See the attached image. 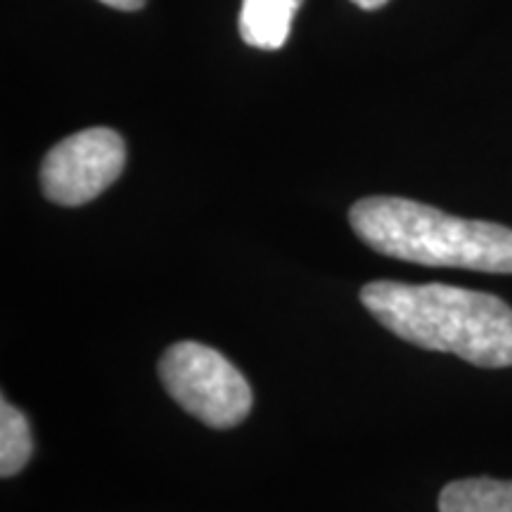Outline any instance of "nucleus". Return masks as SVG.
<instances>
[{"instance_id": "1", "label": "nucleus", "mask_w": 512, "mask_h": 512, "mask_svg": "<svg viewBox=\"0 0 512 512\" xmlns=\"http://www.w3.org/2000/svg\"><path fill=\"white\" fill-rule=\"evenodd\" d=\"M361 302L413 347L456 354L479 368L512 366V309L496 294L375 280L361 290Z\"/></svg>"}, {"instance_id": "2", "label": "nucleus", "mask_w": 512, "mask_h": 512, "mask_svg": "<svg viewBox=\"0 0 512 512\" xmlns=\"http://www.w3.org/2000/svg\"><path fill=\"white\" fill-rule=\"evenodd\" d=\"M354 233L373 252L420 266L512 275V230L470 221L406 197H366L349 211Z\"/></svg>"}, {"instance_id": "3", "label": "nucleus", "mask_w": 512, "mask_h": 512, "mask_svg": "<svg viewBox=\"0 0 512 512\" xmlns=\"http://www.w3.org/2000/svg\"><path fill=\"white\" fill-rule=\"evenodd\" d=\"M166 394L214 430L238 427L252 411V387L226 356L200 342H176L159 358Z\"/></svg>"}, {"instance_id": "4", "label": "nucleus", "mask_w": 512, "mask_h": 512, "mask_svg": "<svg viewBox=\"0 0 512 512\" xmlns=\"http://www.w3.org/2000/svg\"><path fill=\"white\" fill-rule=\"evenodd\" d=\"M124 166V138L112 128H86L60 140L43 159V195L62 207H81L110 188Z\"/></svg>"}, {"instance_id": "5", "label": "nucleus", "mask_w": 512, "mask_h": 512, "mask_svg": "<svg viewBox=\"0 0 512 512\" xmlns=\"http://www.w3.org/2000/svg\"><path fill=\"white\" fill-rule=\"evenodd\" d=\"M299 5L302 0H242V41L259 50L283 48Z\"/></svg>"}, {"instance_id": "6", "label": "nucleus", "mask_w": 512, "mask_h": 512, "mask_svg": "<svg viewBox=\"0 0 512 512\" xmlns=\"http://www.w3.org/2000/svg\"><path fill=\"white\" fill-rule=\"evenodd\" d=\"M439 512H512V482L458 479L441 491Z\"/></svg>"}, {"instance_id": "7", "label": "nucleus", "mask_w": 512, "mask_h": 512, "mask_svg": "<svg viewBox=\"0 0 512 512\" xmlns=\"http://www.w3.org/2000/svg\"><path fill=\"white\" fill-rule=\"evenodd\" d=\"M31 451L34 444H31L27 415L3 399L0 401V475L8 479L22 472L29 463Z\"/></svg>"}, {"instance_id": "8", "label": "nucleus", "mask_w": 512, "mask_h": 512, "mask_svg": "<svg viewBox=\"0 0 512 512\" xmlns=\"http://www.w3.org/2000/svg\"><path fill=\"white\" fill-rule=\"evenodd\" d=\"M100 3L110 5V8H114V10H126V12H131V10H140V8H143L145 0H100Z\"/></svg>"}, {"instance_id": "9", "label": "nucleus", "mask_w": 512, "mask_h": 512, "mask_svg": "<svg viewBox=\"0 0 512 512\" xmlns=\"http://www.w3.org/2000/svg\"><path fill=\"white\" fill-rule=\"evenodd\" d=\"M351 3H356L358 8H363V10H377V8H384L389 0H351Z\"/></svg>"}]
</instances>
